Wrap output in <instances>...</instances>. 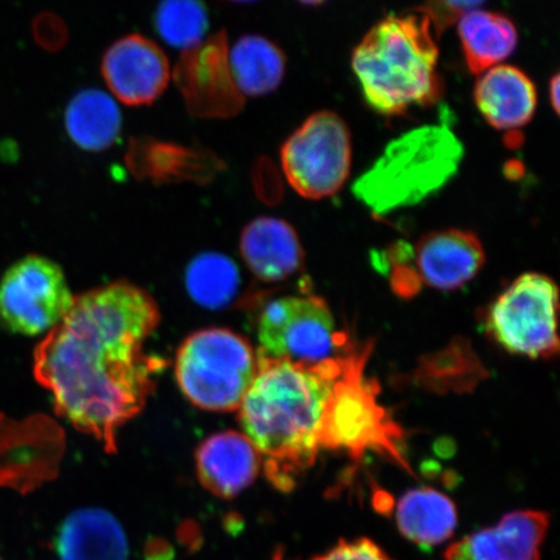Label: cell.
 Wrapping results in <instances>:
<instances>
[{
  "label": "cell",
  "instance_id": "obj_1",
  "mask_svg": "<svg viewBox=\"0 0 560 560\" xmlns=\"http://www.w3.org/2000/svg\"><path fill=\"white\" fill-rule=\"evenodd\" d=\"M160 322L156 301L120 280L74 298L34 352L35 380L58 415L114 453L117 433L143 410L164 361L145 353Z\"/></svg>",
  "mask_w": 560,
  "mask_h": 560
},
{
  "label": "cell",
  "instance_id": "obj_2",
  "mask_svg": "<svg viewBox=\"0 0 560 560\" xmlns=\"http://www.w3.org/2000/svg\"><path fill=\"white\" fill-rule=\"evenodd\" d=\"M257 355L240 420L266 478L280 492H291L318 457L322 417L342 353L314 366Z\"/></svg>",
  "mask_w": 560,
  "mask_h": 560
},
{
  "label": "cell",
  "instance_id": "obj_3",
  "mask_svg": "<svg viewBox=\"0 0 560 560\" xmlns=\"http://www.w3.org/2000/svg\"><path fill=\"white\" fill-rule=\"evenodd\" d=\"M438 35L418 9L390 13L355 46L353 72L363 100L382 116H401L436 104L443 96Z\"/></svg>",
  "mask_w": 560,
  "mask_h": 560
},
{
  "label": "cell",
  "instance_id": "obj_4",
  "mask_svg": "<svg viewBox=\"0 0 560 560\" xmlns=\"http://www.w3.org/2000/svg\"><path fill=\"white\" fill-rule=\"evenodd\" d=\"M464 156L450 124L420 126L392 140L352 192L375 215L415 207L450 184Z\"/></svg>",
  "mask_w": 560,
  "mask_h": 560
},
{
  "label": "cell",
  "instance_id": "obj_5",
  "mask_svg": "<svg viewBox=\"0 0 560 560\" xmlns=\"http://www.w3.org/2000/svg\"><path fill=\"white\" fill-rule=\"evenodd\" d=\"M371 349L373 342L361 348L350 342L342 353L340 373L322 417L319 446L346 452L354 459L375 452L411 472L400 451L404 430L377 400L380 385L365 375Z\"/></svg>",
  "mask_w": 560,
  "mask_h": 560
},
{
  "label": "cell",
  "instance_id": "obj_6",
  "mask_svg": "<svg viewBox=\"0 0 560 560\" xmlns=\"http://www.w3.org/2000/svg\"><path fill=\"white\" fill-rule=\"evenodd\" d=\"M258 355L248 341L223 328L195 332L180 346L175 377L188 401L210 411L240 409L254 382Z\"/></svg>",
  "mask_w": 560,
  "mask_h": 560
},
{
  "label": "cell",
  "instance_id": "obj_7",
  "mask_svg": "<svg viewBox=\"0 0 560 560\" xmlns=\"http://www.w3.org/2000/svg\"><path fill=\"white\" fill-rule=\"evenodd\" d=\"M559 291L538 272L516 278L487 314V330L510 353L549 360L559 353Z\"/></svg>",
  "mask_w": 560,
  "mask_h": 560
},
{
  "label": "cell",
  "instance_id": "obj_8",
  "mask_svg": "<svg viewBox=\"0 0 560 560\" xmlns=\"http://www.w3.org/2000/svg\"><path fill=\"white\" fill-rule=\"evenodd\" d=\"M287 182L305 199L338 194L352 167V137L342 118L330 110L306 118L280 150Z\"/></svg>",
  "mask_w": 560,
  "mask_h": 560
},
{
  "label": "cell",
  "instance_id": "obj_9",
  "mask_svg": "<svg viewBox=\"0 0 560 560\" xmlns=\"http://www.w3.org/2000/svg\"><path fill=\"white\" fill-rule=\"evenodd\" d=\"M258 340L261 354L306 366L336 359L350 345L336 331L326 301L315 295L271 300L258 319Z\"/></svg>",
  "mask_w": 560,
  "mask_h": 560
},
{
  "label": "cell",
  "instance_id": "obj_10",
  "mask_svg": "<svg viewBox=\"0 0 560 560\" xmlns=\"http://www.w3.org/2000/svg\"><path fill=\"white\" fill-rule=\"evenodd\" d=\"M65 271L51 258L27 255L0 280V315L13 334L50 332L73 306Z\"/></svg>",
  "mask_w": 560,
  "mask_h": 560
},
{
  "label": "cell",
  "instance_id": "obj_11",
  "mask_svg": "<svg viewBox=\"0 0 560 560\" xmlns=\"http://www.w3.org/2000/svg\"><path fill=\"white\" fill-rule=\"evenodd\" d=\"M184 52L175 67L174 79L184 93L188 109L205 117L237 114L244 96L230 72L225 34L214 35Z\"/></svg>",
  "mask_w": 560,
  "mask_h": 560
},
{
  "label": "cell",
  "instance_id": "obj_12",
  "mask_svg": "<svg viewBox=\"0 0 560 560\" xmlns=\"http://www.w3.org/2000/svg\"><path fill=\"white\" fill-rule=\"evenodd\" d=\"M102 74L116 100L131 107L159 100L172 79L163 48L137 33L125 35L107 48Z\"/></svg>",
  "mask_w": 560,
  "mask_h": 560
},
{
  "label": "cell",
  "instance_id": "obj_13",
  "mask_svg": "<svg viewBox=\"0 0 560 560\" xmlns=\"http://www.w3.org/2000/svg\"><path fill=\"white\" fill-rule=\"evenodd\" d=\"M486 262L485 247L471 231H432L410 250V264L420 284L455 291L470 282Z\"/></svg>",
  "mask_w": 560,
  "mask_h": 560
},
{
  "label": "cell",
  "instance_id": "obj_14",
  "mask_svg": "<svg viewBox=\"0 0 560 560\" xmlns=\"http://www.w3.org/2000/svg\"><path fill=\"white\" fill-rule=\"evenodd\" d=\"M550 515L545 511L516 510L500 523L450 545L444 560H541Z\"/></svg>",
  "mask_w": 560,
  "mask_h": 560
},
{
  "label": "cell",
  "instance_id": "obj_15",
  "mask_svg": "<svg viewBox=\"0 0 560 560\" xmlns=\"http://www.w3.org/2000/svg\"><path fill=\"white\" fill-rule=\"evenodd\" d=\"M241 254L264 282H282L304 268L305 254L296 230L276 217H258L244 228Z\"/></svg>",
  "mask_w": 560,
  "mask_h": 560
},
{
  "label": "cell",
  "instance_id": "obj_16",
  "mask_svg": "<svg viewBox=\"0 0 560 560\" xmlns=\"http://www.w3.org/2000/svg\"><path fill=\"white\" fill-rule=\"evenodd\" d=\"M201 485L221 499H234L261 470V458L244 433L228 431L210 436L196 454Z\"/></svg>",
  "mask_w": 560,
  "mask_h": 560
},
{
  "label": "cell",
  "instance_id": "obj_17",
  "mask_svg": "<svg viewBox=\"0 0 560 560\" xmlns=\"http://www.w3.org/2000/svg\"><path fill=\"white\" fill-rule=\"evenodd\" d=\"M474 100L485 120L497 130H517L534 118L537 90L522 69L501 65L479 75Z\"/></svg>",
  "mask_w": 560,
  "mask_h": 560
},
{
  "label": "cell",
  "instance_id": "obj_18",
  "mask_svg": "<svg viewBox=\"0 0 560 560\" xmlns=\"http://www.w3.org/2000/svg\"><path fill=\"white\" fill-rule=\"evenodd\" d=\"M60 560H129V544L121 524L102 509L70 514L55 538Z\"/></svg>",
  "mask_w": 560,
  "mask_h": 560
},
{
  "label": "cell",
  "instance_id": "obj_19",
  "mask_svg": "<svg viewBox=\"0 0 560 560\" xmlns=\"http://www.w3.org/2000/svg\"><path fill=\"white\" fill-rule=\"evenodd\" d=\"M396 524L406 540L432 549L453 537L458 511L450 497L436 489H411L397 503Z\"/></svg>",
  "mask_w": 560,
  "mask_h": 560
},
{
  "label": "cell",
  "instance_id": "obj_20",
  "mask_svg": "<svg viewBox=\"0 0 560 560\" xmlns=\"http://www.w3.org/2000/svg\"><path fill=\"white\" fill-rule=\"evenodd\" d=\"M458 37L466 66L476 75L501 66L520 42L513 20L503 13L480 9L459 19Z\"/></svg>",
  "mask_w": 560,
  "mask_h": 560
},
{
  "label": "cell",
  "instance_id": "obj_21",
  "mask_svg": "<svg viewBox=\"0 0 560 560\" xmlns=\"http://www.w3.org/2000/svg\"><path fill=\"white\" fill-rule=\"evenodd\" d=\"M65 124L75 145L100 152L109 149L120 137L122 116L114 96L102 90L89 89L69 102Z\"/></svg>",
  "mask_w": 560,
  "mask_h": 560
},
{
  "label": "cell",
  "instance_id": "obj_22",
  "mask_svg": "<svg viewBox=\"0 0 560 560\" xmlns=\"http://www.w3.org/2000/svg\"><path fill=\"white\" fill-rule=\"evenodd\" d=\"M229 67L241 94L262 96L272 93L285 74V55L262 35H243L228 52Z\"/></svg>",
  "mask_w": 560,
  "mask_h": 560
},
{
  "label": "cell",
  "instance_id": "obj_23",
  "mask_svg": "<svg viewBox=\"0 0 560 560\" xmlns=\"http://www.w3.org/2000/svg\"><path fill=\"white\" fill-rule=\"evenodd\" d=\"M39 422L18 423L0 416V487L31 489L44 478L45 458L40 457Z\"/></svg>",
  "mask_w": 560,
  "mask_h": 560
},
{
  "label": "cell",
  "instance_id": "obj_24",
  "mask_svg": "<svg viewBox=\"0 0 560 560\" xmlns=\"http://www.w3.org/2000/svg\"><path fill=\"white\" fill-rule=\"evenodd\" d=\"M188 295L207 310H221L235 299L241 287V272L230 257L206 252L188 264Z\"/></svg>",
  "mask_w": 560,
  "mask_h": 560
},
{
  "label": "cell",
  "instance_id": "obj_25",
  "mask_svg": "<svg viewBox=\"0 0 560 560\" xmlns=\"http://www.w3.org/2000/svg\"><path fill=\"white\" fill-rule=\"evenodd\" d=\"M155 21L161 38L185 51L200 45L209 30L206 5L192 0L161 3Z\"/></svg>",
  "mask_w": 560,
  "mask_h": 560
},
{
  "label": "cell",
  "instance_id": "obj_26",
  "mask_svg": "<svg viewBox=\"0 0 560 560\" xmlns=\"http://www.w3.org/2000/svg\"><path fill=\"white\" fill-rule=\"evenodd\" d=\"M311 560H395L388 552L368 537L346 540L342 538L332 549Z\"/></svg>",
  "mask_w": 560,
  "mask_h": 560
},
{
  "label": "cell",
  "instance_id": "obj_27",
  "mask_svg": "<svg viewBox=\"0 0 560 560\" xmlns=\"http://www.w3.org/2000/svg\"><path fill=\"white\" fill-rule=\"evenodd\" d=\"M481 4L480 2H431L423 4L418 10L430 19L433 31L439 37L446 27L458 23L465 13L478 10Z\"/></svg>",
  "mask_w": 560,
  "mask_h": 560
},
{
  "label": "cell",
  "instance_id": "obj_28",
  "mask_svg": "<svg viewBox=\"0 0 560 560\" xmlns=\"http://www.w3.org/2000/svg\"><path fill=\"white\" fill-rule=\"evenodd\" d=\"M549 93H550V103L552 109H555L556 114H560V79L559 73H556L551 77L550 80V86H549Z\"/></svg>",
  "mask_w": 560,
  "mask_h": 560
},
{
  "label": "cell",
  "instance_id": "obj_29",
  "mask_svg": "<svg viewBox=\"0 0 560 560\" xmlns=\"http://www.w3.org/2000/svg\"><path fill=\"white\" fill-rule=\"evenodd\" d=\"M272 560H292V559H287L284 550L283 549H278L275 552V557H272Z\"/></svg>",
  "mask_w": 560,
  "mask_h": 560
},
{
  "label": "cell",
  "instance_id": "obj_30",
  "mask_svg": "<svg viewBox=\"0 0 560 560\" xmlns=\"http://www.w3.org/2000/svg\"><path fill=\"white\" fill-rule=\"evenodd\" d=\"M0 560H2V559H0Z\"/></svg>",
  "mask_w": 560,
  "mask_h": 560
}]
</instances>
